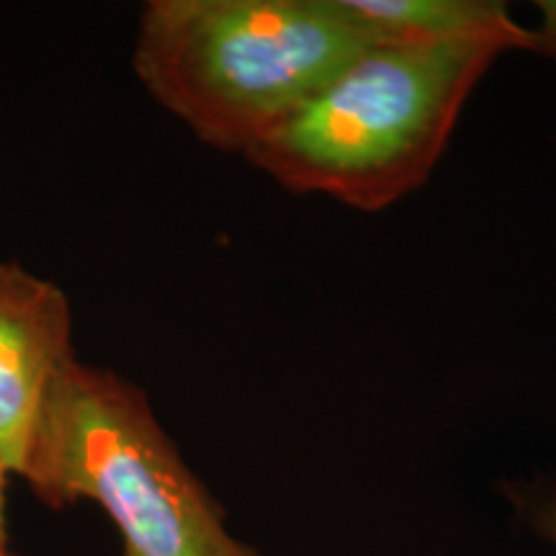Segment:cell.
Returning <instances> with one entry per match:
<instances>
[{
  "label": "cell",
  "mask_w": 556,
  "mask_h": 556,
  "mask_svg": "<svg viewBox=\"0 0 556 556\" xmlns=\"http://www.w3.org/2000/svg\"><path fill=\"white\" fill-rule=\"evenodd\" d=\"M490 39L379 41L248 160L283 189L379 212L420 189L500 54Z\"/></svg>",
  "instance_id": "obj_2"
},
{
  "label": "cell",
  "mask_w": 556,
  "mask_h": 556,
  "mask_svg": "<svg viewBox=\"0 0 556 556\" xmlns=\"http://www.w3.org/2000/svg\"><path fill=\"white\" fill-rule=\"evenodd\" d=\"M11 469L5 467V462L0 458V556H18L11 546V533H9V479Z\"/></svg>",
  "instance_id": "obj_7"
},
{
  "label": "cell",
  "mask_w": 556,
  "mask_h": 556,
  "mask_svg": "<svg viewBox=\"0 0 556 556\" xmlns=\"http://www.w3.org/2000/svg\"><path fill=\"white\" fill-rule=\"evenodd\" d=\"M536 523H539V531L544 533L548 541H554L556 544V497L552 500V503L544 505V510H541Z\"/></svg>",
  "instance_id": "obj_8"
},
{
  "label": "cell",
  "mask_w": 556,
  "mask_h": 556,
  "mask_svg": "<svg viewBox=\"0 0 556 556\" xmlns=\"http://www.w3.org/2000/svg\"><path fill=\"white\" fill-rule=\"evenodd\" d=\"M348 24L374 41L490 39L531 52V31L492 0H332Z\"/></svg>",
  "instance_id": "obj_5"
},
{
  "label": "cell",
  "mask_w": 556,
  "mask_h": 556,
  "mask_svg": "<svg viewBox=\"0 0 556 556\" xmlns=\"http://www.w3.org/2000/svg\"><path fill=\"white\" fill-rule=\"evenodd\" d=\"M75 358L73 307L50 278L0 261V458L21 477L60 374Z\"/></svg>",
  "instance_id": "obj_4"
},
{
  "label": "cell",
  "mask_w": 556,
  "mask_h": 556,
  "mask_svg": "<svg viewBox=\"0 0 556 556\" xmlns=\"http://www.w3.org/2000/svg\"><path fill=\"white\" fill-rule=\"evenodd\" d=\"M21 479L50 507L96 503L122 556H261L227 531L206 484L142 387L75 356L60 374Z\"/></svg>",
  "instance_id": "obj_3"
},
{
  "label": "cell",
  "mask_w": 556,
  "mask_h": 556,
  "mask_svg": "<svg viewBox=\"0 0 556 556\" xmlns=\"http://www.w3.org/2000/svg\"><path fill=\"white\" fill-rule=\"evenodd\" d=\"M539 9L544 24L536 31H531V52L556 60V0H541Z\"/></svg>",
  "instance_id": "obj_6"
},
{
  "label": "cell",
  "mask_w": 556,
  "mask_h": 556,
  "mask_svg": "<svg viewBox=\"0 0 556 556\" xmlns=\"http://www.w3.org/2000/svg\"><path fill=\"white\" fill-rule=\"evenodd\" d=\"M371 45L332 0H150L131 65L201 142L248 157Z\"/></svg>",
  "instance_id": "obj_1"
}]
</instances>
